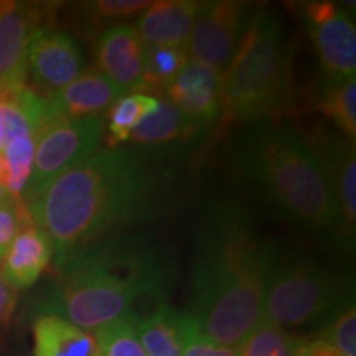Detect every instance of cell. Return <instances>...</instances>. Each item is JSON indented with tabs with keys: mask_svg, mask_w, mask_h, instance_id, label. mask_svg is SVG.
I'll use <instances>...</instances> for the list:
<instances>
[{
	"mask_svg": "<svg viewBox=\"0 0 356 356\" xmlns=\"http://www.w3.org/2000/svg\"><path fill=\"white\" fill-rule=\"evenodd\" d=\"M157 193L159 175L144 155L108 147L61 173L25 203L50 239L58 270L111 231L147 215Z\"/></svg>",
	"mask_w": 356,
	"mask_h": 356,
	"instance_id": "1",
	"label": "cell"
},
{
	"mask_svg": "<svg viewBox=\"0 0 356 356\" xmlns=\"http://www.w3.org/2000/svg\"><path fill=\"white\" fill-rule=\"evenodd\" d=\"M275 262L244 213L218 204L198 233L185 314L208 340L236 350L262 318Z\"/></svg>",
	"mask_w": 356,
	"mask_h": 356,
	"instance_id": "2",
	"label": "cell"
},
{
	"mask_svg": "<svg viewBox=\"0 0 356 356\" xmlns=\"http://www.w3.org/2000/svg\"><path fill=\"white\" fill-rule=\"evenodd\" d=\"M58 274L38 315H58L86 332L119 318L137 325L167 305L162 257L129 239L97 243Z\"/></svg>",
	"mask_w": 356,
	"mask_h": 356,
	"instance_id": "3",
	"label": "cell"
},
{
	"mask_svg": "<svg viewBox=\"0 0 356 356\" xmlns=\"http://www.w3.org/2000/svg\"><path fill=\"white\" fill-rule=\"evenodd\" d=\"M238 155L244 175L280 215L314 229H343L330 184L299 131L266 124Z\"/></svg>",
	"mask_w": 356,
	"mask_h": 356,
	"instance_id": "4",
	"label": "cell"
},
{
	"mask_svg": "<svg viewBox=\"0 0 356 356\" xmlns=\"http://www.w3.org/2000/svg\"><path fill=\"white\" fill-rule=\"evenodd\" d=\"M287 47L279 17L256 12L222 74V113L228 121H269L287 96Z\"/></svg>",
	"mask_w": 356,
	"mask_h": 356,
	"instance_id": "5",
	"label": "cell"
},
{
	"mask_svg": "<svg viewBox=\"0 0 356 356\" xmlns=\"http://www.w3.org/2000/svg\"><path fill=\"white\" fill-rule=\"evenodd\" d=\"M337 270L312 259L275 262L266 287L262 318L280 328L325 323L350 299Z\"/></svg>",
	"mask_w": 356,
	"mask_h": 356,
	"instance_id": "6",
	"label": "cell"
},
{
	"mask_svg": "<svg viewBox=\"0 0 356 356\" xmlns=\"http://www.w3.org/2000/svg\"><path fill=\"white\" fill-rule=\"evenodd\" d=\"M102 132V115L48 122L37 136L33 173L22 200L29 202L56 177L97 152Z\"/></svg>",
	"mask_w": 356,
	"mask_h": 356,
	"instance_id": "7",
	"label": "cell"
},
{
	"mask_svg": "<svg viewBox=\"0 0 356 356\" xmlns=\"http://www.w3.org/2000/svg\"><path fill=\"white\" fill-rule=\"evenodd\" d=\"M251 19V7L244 2H204L186 43L190 60L222 73Z\"/></svg>",
	"mask_w": 356,
	"mask_h": 356,
	"instance_id": "8",
	"label": "cell"
},
{
	"mask_svg": "<svg viewBox=\"0 0 356 356\" xmlns=\"http://www.w3.org/2000/svg\"><path fill=\"white\" fill-rule=\"evenodd\" d=\"M305 20L325 79L341 81L356 73V29L351 17L333 2H312Z\"/></svg>",
	"mask_w": 356,
	"mask_h": 356,
	"instance_id": "9",
	"label": "cell"
},
{
	"mask_svg": "<svg viewBox=\"0 0 356 356\" xmlns=\"http://www.w3.org/2000/svg\"><path fill=\"white\" fill-rule=\"evenodd\" d=\"M83 51L71 35L48 25L35 29L29 48V76L42 91L40 96L61 91L83 73Z\"/></svg>",
	"mask_w": 356,
	"mask_h": 356,
	"instance_id": "10",
	"label": "cell"
},
{
	"mask_svg": "<svg viewBox=\"0 0 356 356\" xmlns=\"http://www.w3.org/2000/svg\"><path fill=\"white\" fill-rule=\"evenodd\" d=\"M37 26L32 7L0 0V99L26 86L30 38Z\"/></svg>",
	"mask_w": 356,
	"mask_h": 356,
	"instance_id": "11",
	"label": "cell"
},
{
	"mask_svg": "<svg viewBox=\"0 0 356 356\" xmlns=\"http://www.w3.org/2000/svg\"><path fill=\"white\" fill-rule=\"evenodd\" d=\"M307 142L330 184L343 231L353 233L356 222L355 142L327 129H317Z\"/></svg>",
	"mask_w": 356,
	"mask_h": 356,
	"instance_id": "12",
	"label": "cell"
},
{
	"mask_svg": "<svg viewBox=\"0 0 356 356\" xmlns=\"http://www.w3.org/2000/svg\"><path fill=\"white\" fill-rule=\"evenodd\" d=\"M97 71L122 91L139 92L145 65V47L134 25H113L95 44Z\"/></svg>",
	"mask_w": 356,
	"mask_h": 356,
	"instance_id": "13",
	"label": "cell"
},
{
	"mask_svg": "<svg viewBox=\"0 0 356 356\" xmlns=\"http://www.w3.org/2000/svg\"><path fill=\"white\" fill-rule=\"evenodd\" d=\"M165 96L200 126L215 122L222 113V73L190 61L167 88Z\"/></svg>",
	"mask_w": 356,
	"mask_h": 356,
	"instance_id": "14",
	"label": "cell"
},
{
	"mask_svg": "<svg viewBox=\"0 0 356 356\" xmlns=\"http://www.w3.org/2000/svg\"><path fill=\"white\" fill-rule=\"evenodd\" d=\"M124 91L99 71H83L79 76L61 91L43 96L48 102L53 121L55 119H79L101 115L113 108Z\"/></svg>",
	"mask_w": 356,
	"mask_h": 356,
	"instance_id": "15",
	"label": "cell"
},
{
	"mask_svg": "<svg viewBox=\"0 0 356 356\" xmlns=\"http://www.w3.org/2000/svg\"><path fill=\"white\" fill-rule=\"evenodd\" d=\"M203 6L195 0L152 2L136 25L144 47H186Z\"/></svg>",
	"mask_w": 356,
	"mask_h": 356,
	"instance_id": "16",
	"label": "cell"
},
{
	"mask_svg": "<svg viewBox=\"0 0 356 356\" xmlns=\"http://www.w3.org/2000/svg\"><path fill=\"white\" fill-rule=\"evenodd\" d=\"M51 259L53 248L48 236L35 222H29L0 259V275L13 291H25L37 282Z\"/></svg>",
	"mask_w": 356,
	"mask_h": 356,
	"instance_id": "17",
	"label": "cell"
},
{
	"mask_svg": "<svg viewBox=\"0 0 356 356\" xmlns=\"http://www.w3.org/2000/svg\"><path fill=\"white\" fill-rule=\"evenodd\" d=\"M32 332L33 356H99L91 332L58 315H37Z\"/></svg>",
	"mask_w": 356,
	"mask_h": 356,
	"instance_id": "18",
	"label": "cell"
},
{
	"mask_svg": "<svg viewBox=\"0 0 356 356\" xmlns=\"http://www.w3.org/2000/svg\"><path fill=\"white\" fill-rule=\"evenodd\" d=\"M185 322V314L167 304L134 327L147 356H181Z\"/></svg>",
	"mask_w": 356,
	"mask_h": 356,
	"instance_id": "19",
	"label": "cell"
},
{
	"mask_svg": "<svg viewBox=\"0 0 356 356\" xmlns=\"http://www.w3.org/2000/svg\"><path fill=\"white\" fill-rule=\"evenodd\" d=\"M200 127L202 126L198 122L191 121L170 101L163 99L160 101L159 109L131 134L129 140L142 145L163 144L177 139H188Z\"/></svg>",
	"mask_w": 356,
	"mask_h": 356,
	"instance_id": "20",
	"label": "cell"
},
{
	"mask_svg": "<svg viewBox=\"0 0 356 356\" xmlns=\"http://www.w3.org/2000/svg\"><path fill=\"white\" fill-rule=\"evenodd\" d=\"M160 101L147 92H131L119 97L109 111V147H119L131 139V134L159 109Z\"/></svg>",
	"mask_w": 356,
	"mask_h": 356,
	"instance_id": "21",
	"label": "cell"
},
{
	"mask_svg": "<svg viewBox=\"0 0 356 356\" xmlns=\"http://www.w3.org/2000/svg\"><path fill=\"white\" fill-rule=\"evenodd\" d=\"M190 63L186 47H147L140 91L165 95L178 74Z\"/></svg>",
	"mask_w": 356,
	"mask_h": 356,
	"instance_id": "22",
	"label": "cell"
},
{
	"mask_svg": "<svg viewBox=\"0 0 356 356\" xmlns=\"http://www.w3.org/2000/svg\"><path fill=\"white\" fill-rule=\"evenodd\" d=\"M320 109L350 140L356 137V81L355 78L332 81L325 79Z\"/></svg>",
	"mask_w": 356,
	"mask_h": 356,
	"instance_id": "23",
	"label": "cell"
},
{
	"mask_svg": "<svg viewBox=\"0 0 356 356\" xmlns=\"http://www.w3.org/2000/svg\"><path fill=\"white\" fill-rule=\"evenodd\" d=\"M35 147H37V137L33 134H24L8 140L0 150L7 168L6 190L12 197H24L26 185L33 173Z\"/></svg>",
	"mask_w": 356,
	"mask_h": 356,
	"instance_id": "24",
	"label": "cell"
},
{
	"mask_svg": "<svg viewBox=\"0 0 356 356\" xmlns=\"http://www.w3.org/2000/svg\"><path fill=\"white\" fill-rule=\"evenodd\" d=\"M299 338L277 325L261 318L243 343L236 348L238 356H296Z\"/></svg>",
	"mask_w": 356,
	"mask_h": 356,
	"instance_id": "25",
	"label": "cell"
},
{
	"mask_svg": "<svg viewBox=\"0 0 356 356\" xmlns=\"http://www.w3.org/2000/svg\"><path fill=\"white\" fill-rule=\"evenodd\" d=\"M91 333L97 341L99 356H147L131 320L119 318Z\"/></svg>",
	"mask_w": 356,
	"mask_h": 356,
	"instance_id": "26",
	"label": "cell"
},
{
	"mask_svg": "<svg viewBox=\"0 0 356 356\" xmlns=\"http://www.w3.org/2000/svg\"><path fill=\"white\" fill-rule=\"evenodd\" d=\"M320 337L330 341L341 356H356V309L353 297H350L323 323V332Z\"/></svg>",
	"mask_w": 356,
	"mask_h": 356,
	"instance_id": "27",
	"label": "cell"
},
{
	"mask_svg": "<svg viewBox=\"0 0 356 356\" xmlns=\"http://www.w3.org/2000/svg\"><path fill=\"white\" fill-rule=\"evenodd\" d=\"M29 222H33V218L24 200L12 195L0 200V259L6 256L19 231Z\"/></svg>",
	"mask_w": 356,
	"mask_h": 356,
	"instance_id": "28",
	"label": "cell"
},
{
	"mask_svg": "<svg viewBox=\"0 0 356 356\" xmlns=\"http://www.w3.org/2000/svg\"><path fill=\"white\" fill-rule=\"evenodd\" d=\"M152 2L147 0H99V2L88 3L89 20L92 22H108L122 20L127 17L144 13Z\"/></svg>",
	"mask_w": 356,
	"mask_h": 356,
	"instance_id": "29",
	"label": "cell"
},
{
	"mask_svg": "<svg viewBox=\"0 0 356 356\" xmlns=\"http://www.w3.org/2000/svg\"><path fill=\"white\" fill-rule=\"evenodd\" d=\"M185 340L184 353H181V356H238L234 348L218 345L215 341L208 340V338L198 330L197 325L191 322L188 315L185 314Z\"/></svg>",
	"mask_w": 356,
	"mask_h": 356,
	"instance_id": "30",
	"label": "cell"
},
{
	"mask_svg": "<svg viewBox=\"0 0 356 356\" xmlns=\"http://www.w3.org/2000/svg\"><path fill=\"white\" fill-rule=\"evenodd\" d=\"M296 356H341V353L330 341L323 340L322 337H317L312 338V340L299 338Z\"/></svg>",
	"mask_w": 356,
	"mask_h": 356,
	"instance_id": "31",
	"label": "cell"
},
{
	"mask_svg": "<svg viewBox=\"0 0 356 356\" xmlns=\"http://www.w3.org/2000/svg\"><path fill=\"white\" fill-rule=\"evenodd\" d=\"M17 307V291L8 286L0 275V335L6 332Z\"/></svg>",
	"mask_w": 356,
	"mask_h": 356,
	"instance_id": "32",
	"label": "cell"
},
{
	"mask_svg": "<svg viewBox=\"0 0 356 356\" xmlns=\"http://www.w3.org/2000/svg\"><path fill=\"white\" fill-rule=\"evenodd\" d=\"M7 181V168H6V160H3V155L0 152V185L6 188Z\"/></svg>",
	"mask_w": 356,
	"mask_h": 356,
	"instance_id": "33",
	"label": "cell"
},
{
	"mask_svg": "<svg viewBox=\"0 0 356 356\" xmlns=\"http://www.w3.org/2000/svg\"><path fill=\"white\" fill-rule=\"evenodd\" d=\"M2 142H3V111H2V102H0V150H2Z\"/></svg>",
	"mask_w": 356,
	"mask_h": 356,
	"instance_id": "34",
	"label": "cell"
},
{
	"mask_svg": "<svg viewBox=\"0 0 356 356\" xmlns=\"http://www.w3.org/2000/svg\"><path fill=\"white\" fill-rule=\"evenodd\" d=\"M8 197V191L3 188L2 185H0V200H3V198H7Z\"/></svg>",
	"mask_w": 356,
	"mask_h": 356,
	"instance_id": "35",
	"label": "cell"
}]
</instances>
